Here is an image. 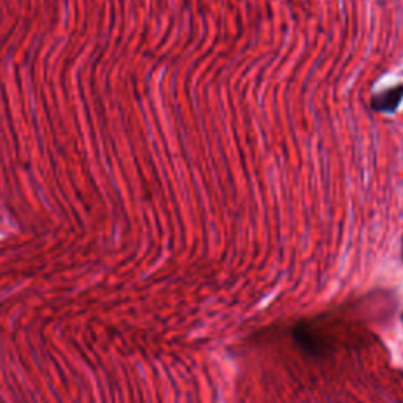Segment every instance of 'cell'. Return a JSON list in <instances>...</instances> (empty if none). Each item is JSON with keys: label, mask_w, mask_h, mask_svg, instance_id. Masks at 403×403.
<instances>
[{"label": "cell", "mask_w": 403, "mask_h": 403, "mask_svg": "<svg viewBox=\"0 0 403 403\" xmlns=\"http://www.w3.org/2000/svg\"><path fill=\"white\" fill-rule=\"evenodd\" d=\"M293 339L299 348L312 356H321L328 350V342L323 335L309 323H299L293 328Z\"/></svg>", "instance_id": "cell-1"}, {"label": "cell", "mask_w": 403, "mask_h": 403, "mask_svg": "<svg viewBox=\"0 0 403 403\" xmlns=\"http://www.w3.org/2000/svg\"><path fill=\"white\" fill-rule=\"evenodd\" d=\"M402 100H403V85H399L373 98L372 107H373V111H377V112L391 114L399 107Z\"/></svg>", "instance_id": "cell-2"}]
</instances>
